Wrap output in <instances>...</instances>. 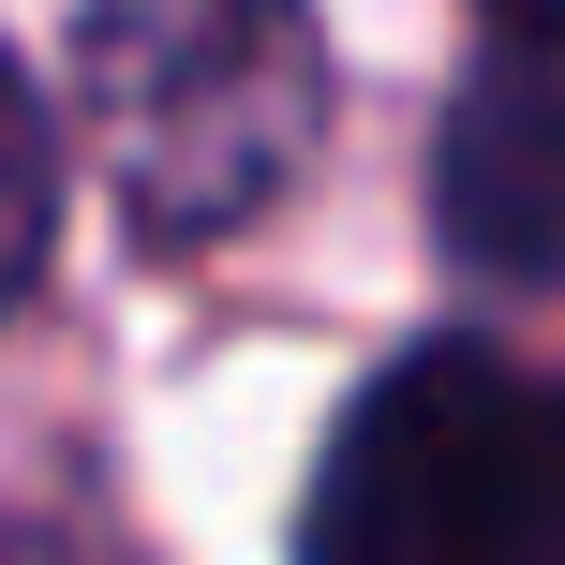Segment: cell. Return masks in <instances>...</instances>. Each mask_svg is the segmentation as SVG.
Here are the masks:
<instances>
[{
  "label": "cell",
  "instance_id": "cell-1",
  "mask_svg": "<svg viewBox=\"0 0 565 565\" xmlns=\"http://www.w3.org/2000/svg\"><path fill=\"white\" fill-rule=\"evenodd\" d=\"M75 105L149 254L238 238L328 135L312 0H75Z\"/></svg>",
  "mask_w": 565,
  "mask_h": 565
},
{
  "label": "cell",
  "instance_id": "cell-2",
  "mask_svg": "<svg viewBox=\"0 0 565 565\" xmlns=\"http://www.w3.org/2000/svg\"><path fill=\"white\" fill-rule=\"evenodd\" d=\"M298 565H565V372L417 342L342 402Z\"/></svg>",
  "mask_w": 565,
  "mask_h": 565
},
{
  "label": "cell",
  "instance_id": "cell-3",
  "mask_svg": "<svg viewBox=\"0 0 565 565\" xmlns=\"http://www.w3.org/2000/svg\"><path fill=\"white\" fill-rule=\"evenodd\" d=\"M431 238L491 282H565V30H507L431 149Z\"/></svg>",
  "mask_w": 565,
  "mask_h": 565
},
{
  "label": "cell",
  "instance_id": "cell-4",
  "mask_svg": "<svg viewBox=\"0 0 565 565\" xmlns=\"http://www.w3.org/2000/svg\"><path fill=\"white\" fill-rule=\"evenodd\" d=\"M45 238H60V119H45V89L0 60V328H15L30 282H45Z\"/></svg>",
  "mask_w": 565,
  "mask_h": 565
},
{
  "label": "cell",
  "instance_id": "cell-5",
  "mask_svg": "<svg viewBox=\"0 0 565 565\" xmlns=\"http://www.w3.org/2000/svg\"><path fill=\"white\" fill-rule=\"evenodd\" d=\"M0 565H105L89 536H45V521H0Z\"/></svg>",
  "mask_w": 565,
  "mask_h": 565
},
{
  "label": "cell",
  "instance_id": "cell-6",
  "mask_svg": "<svg viewBox=\"0 0 565 565\" xmlns=\"http://www.w3.org/2000/svg\"><path fill=\"white\" fill-rule=\"evenodd\" d=\"M491 15H507V30H565V0H491Z\"/></svg>",
  "mask_w": 565,
  "mask_h": 565
}]
</instances>
